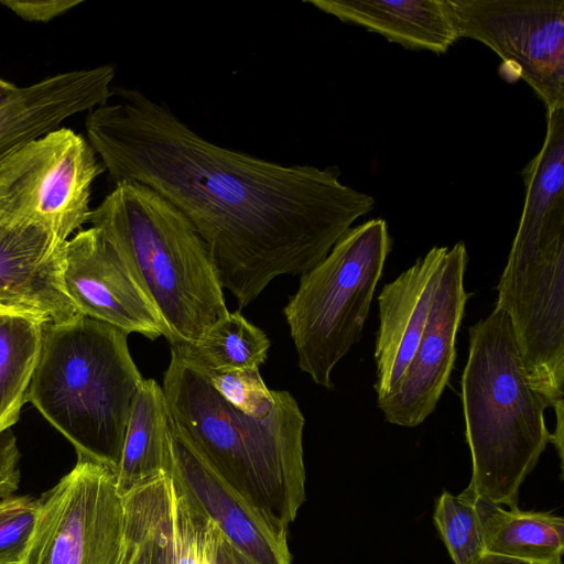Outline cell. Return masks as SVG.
Instances as JSON below:
<instances>
[{
	"label": "cell",
	"instance_id": "1",
	"mask_svg": "<svg viewBox=\"0 0 564 564\" xmlns=\"http://www.w3.org/2000/svg\"><path fill=\"white\" fill-rule=\"evenodd\" d=\"M85 127L115 184L141 183L188 219L239 308L273 279L311 270L376 206L340 182L337 166L282 165L220 147L138 88L112 89Z\"/></svg>",
	"mask_w": 564,
	"mask_h": 564
},
{
	"label": "cell",
	"instance_id": "2",
	"mask_svg": "<svg viewBox=\"0 0 564 564\" xmlns=\"http://www.w3.org/2000/svg\"><path fill=\"white\" fill-rule=\"evenodd\" d=\"M162 390L172 419L218 474L288 531L305 500V419L295 398L274 390L267 417L247 415L172 348Z\"/></svg>",
	"mask_w": 564,
	"mask_h": 564
},
{
	"label": "cell",
	"instance_id": "3",
	"mask_svg": "<svg viewBox=\"0 0 564 564\" xmlns=\"http://www.w3.org/2000/svg\"><path fill=\"white\" fill-rule=\"evenodd\" d=\"M468 336L460 381L473 466L466 490L514 508L520 486L551 441L549 404L530 379L506 312L495 307Z\"/></svg>",
	"mask_w": 564,
	"mask_h": 564
},
{
	"label": "cell",
	"instance_id": "4",
	"mask_svg": "<svg viewBox=\"0 0 564 564\" xmlns=\"http://www.w3.org/2000/svg\"><path fill=\"white\" fill-rule=\"evenodd\" d=\"M144 379L128 334L86 315L43 325L29 401L77 455L117 470L134 399Z\"/></svg>",
	"mask_w": 564,
	"mask_h": 564
},
{
	"label": "cell",
	"instance_id": "5",
	"mask_svg": "<svg viewBox=\"0 0 564 564\" xmlns=\"http://www.w3.org/2000/svg\"><path fill=\"white\" fill-rule=\"evenodd\" d=\"M89 221L135 269L170 330V345L197 343L229 314L206 245L188 219L152 188L116 183Z\"/></svg>",
	"mask_w": 564,
	"mask_h": 564
},
{
	"label": "cell",
	"instance_id": "6",
	"mask_svg": "<svg viewBox=\"0 0 564 564\" xmlns=\"http://www.w3.org/2000/svg\"><path fill=\"white\" fill-rule=\"evenodd\" d=\"M392 241L386 220L349 228L328 254L301 274L283 308L299 368L334 387L332 372L362 335Z\"/></svg>",
	"mask_w": 564,
	"mask_h": 564
},
{
	"label": "cell",
	"instance_id": "7",
	"mask_svg": "<svg viewBox=\"0 0 564 564\" xmlns=\"http://www.w3.org/2000/svg\"><path fill=\"white\" fill-rule=\"evenodd\" d=\"M497 291L533 386L564 415V229L514 236Z\"/></svg>",
	"mask_w": 564,
	"mask_h": 564
},
{
	"label": "cell",
	"instance_id": "8",
	"mask_svg": "<svg viewBox=\"0 0 564 564\" xmlns=\"http://www.w3.org/2000/svg\"><path fill=\"white\" fill-rule=\"evenodd\" d=\"M104 171L69 128L26 142L0 164V224L41 227L67 241L89 221L91 187Z\"/></svg>",
	"mask_w": 564,
	"mask_h": 564
},
{
	"label": "cell",
	"instance_id": "9",
	"mask_svg": "<svg viewBox=\"0 0 564 564\" xmlns=\"http://www.w3.org/2000/svg\"><path fill=\"white\" fill-rule=\"evenodd\" d=\"M21 564H124V500L116 473L83 455L40 498Z\"/></svg>",
	"mask_w": 564,
	"mask_h": 564
},
{
	"label": "cell",
	"instance_id": "10",
	"mask_svg": "<svg viewBox=\"0 0 564 564\" xmlns=\"http://www.w3.org/2000/svg\"><path fill=\"white\" fill-rule=\"evenodd\" d=\"M459 39L488 46L543 102L564 108V0H447Z\"/></svg>",
	"mask_w": 564,
	"mask_h": 564
},
{
	"label": "cell",
	"instance_id": "11",
	"mask_svg": "<svg viewBox=\"0 0 564 564\" xmlns=\"http://www.w3.org/2000/svg\"><path fill=\"white\" fill-rule=\"evenodd\" d=\"M63 286L76 310L129 334L150 340L170 330L133 265L98 229L79 230L68 239Z\"/></svg>",
	"mask_w": 564,
	"mask_h": 564
},
{
	"label": "cell",
	"instance_id": "12",
	"mask_svg": "<svg viewBox=\"0 0 564 564\" xmlns=\"http://www.w3.org/2000/svg\"><path fill=\"white\" fill-rule=\"evenodd\" d=\"M468 254L463 241L448 247L431 308L415 352L393 389L377 400L384 420L415 427L431 415L448 383L467 300L464 286Z\"/></svg>",
	"mask_w": 564,
	"mask_h": 564
},
{
	"label": "cell",
	"instance_id": "13",
	"mask_svg": "<svg viewBox=\"0 0 564 564\" xmlns=\"http://www.w3.org/2000/svg\"><path fill=\"white\" fill-rule=\"evenodd\" d=\"M169 435V473L220 530L256 564H291L288 531L243 499L197 449L171 414Z\"/></svg>",
	"mask_w": 564,
	"mask_h": 564
},
{
	"label": "cell",
	"instance_id": "14",
	"mask_svg": "<svg viewBox=\"0 0 564 564\" xmlns=\"http://www.w3.org/2000/svg\"><path fill=\"white\" fill-rule=\"evenodd\" d=\"M46 229L0 224V310L45 323L82 315L63 286L65 247Z\"/></svg>",
	"mask_w": 564,
	"mask_h": 564
},
{
	"label": "cell",
	"instance_id": "15",
	"mask_svg": "<svg viewBox=\"0 0 564 564\" xmlns=\"http://www.w3.org/2000/svg\"><path fill=\"white\" fill-rule=\"evenodd\" d=\"M447 249H430L386 284L378 296L379 327L375 347L377 400L393 389L415 352Z\"/></svg>",
	"mask_w": 564,
	"mask_h": 564
},
{
	"label": "cell",
	"instance_id": "16",
	"mask_svg": "<svg viewBox=\"0 0 564 564\" xmlns=\"http://www.w3.org/2000/svg\"><path fill=\"white\" fill-rule=\"evenodd\" d=\"M115 67L106 64L45 77L0 107V164L26 142L66 119L106 104L112 93Z\"/></svg>",
	"mask_w": 564,
	"mask_h": 564
},
{
	"label": "cell",
	"instance_id": "17",
	"mask_svg": "<svg viewBox=\"0 0 564 564\" xmlns=\"http://www.w3.org/2000/svg\"><path fill=\"white\" fill-rule=\"evenodd\" d=\"M410 50L442 54L459 39L447 0H305Z\"/></svg>",
	"mask_w": 564,
	"mask_h": 564
},
{
	"label": "cell",
	"instance_id": "18",
	"mask_svg": "<svg viewBox=\"0 0 564 564\" xmlns=\"http://www.w3.org/2000/svg\"><path fill=\"white\" fill-rule=\"evenodd\" d=\"M169 408L162 386L144 379L131 408L117 485L123 496L134 486L171 468Z\"/></svg>",
	"mask_w": 564,
	"mask_h": 564
},
{
	"label": "cell",
	"instance_id": "19",
	"mask_svg": "<svg viewBox=\"0 0 564 564\" xmlns=\"http://www.w3.org/2000/svg\"><path fill=\"white\" fill-rule=\"evenodd\" d=\"M476 498V497H475ZM485 553L542 564H563L564 520L550 512L505 509L476 498Z\"/></svg>",
	"mask_w": 564,
	"mask_h": 564
},
{
	"label": "cell",
	"instance_id": "20",
	"mask_svg": "<svg viewBox=\"0 0 564 564\" xmlns=\"http://www.w3.org/2000/svg\"><path fill=\"white\" fill-rule=\"evenodd\" d=\"M124 564H173L171 478L161 473L123 495Z\"/></svg>",
	"mask_w": 564,
	"mask_h": 564
},
{
	"label": "cell",
	"instance_id": "21",
	"mask_svg": "<svg viewBox=\"0 0 564 564\" xmlns=\"http://www.w3.org/2000/svg\"><path fill=\"white\" fill-rule=\"evenodd\" d=\"M44 323L30 315L0 311V433L10 430L29 401Z\"/></svg>",
	"mask_w": 564,
	"mask_h": 564
},
{
	"label": "cell",
	"instance_id": "22",
	"mask_svg": "<svg viewBox=\"0 0 564 564\" xmlns=\"http://www.w3.org/2000/svg\"><path fill=\"white\" fill-rule=\"evenodd\" d=\"M170 478L173 564H256L171 474Z\"/></svg>",
	"mask_w": 564,
	"mask_h": 564
},
{
	"label": "cell",
	"instance_id": "23",
	"mask_svg": "<svg viewBox=\"0 0 564 564\" xmlns=\"http://www.w3.org/2000/svg\"><path fill=\"white\" fill-rule=\"evenodd\" d=\"M188 365L203 373L259 368L268 358L270 340L239 311L210 327L195 344L170 345Z\"/></svg>",
	"mask_w": 564,
	"mask_h": 564
},
{
	"label": "cell",
	"instance_id": "24",
	"mask_svg": "<svg viewBox=\"0 0 564 564\" xmlns=\"http://www.w3.org/2000/svg\"><path fill=\"white\" fill-rule=\"evenodd\" d=\"M433 518L455 564H475L485 553L481 520L469 491L465 489L458 496L443 492Z\"/></svg>",
	"mask_w": 564,
	"mask_h": 564
},
{
	"label": "cell",
	"instance_id": "25",
	"mask_svg": "<svg viewBox=\"0 0 564 564\" xmlns=\"http://www.w3.org/2000/svg\"><path fill=\"white\" fill-rule=\"evenodd\" d=\"M204 375L217 392L242 413L264 419L272 412L275 404L274 390L265 386L259 368Z\"/></svg>",
	"mask_w": 564,
	"mask_h": 564
},
{
	"label": "cell",
	"instance_id": "26",
	"mask_svg": "<svg viewBox=\"0 0 564 564\" xmlns=\"http://www.w3.org/2000/svg\"><path fill=\"white\" fill-rule=\"evenodd\" d=\"M39 498L8 496L0 499V564H21L33 534Z\"/></svg>",
	"mask_w": 564,
	"mask_h": 564
},
{
	"label": "cell",
	"instance_id": "27",
	"mask_svg": "<svg viewBox=\"0 0 564 564\" xmlns=\"http://www.w3.org/2000/svg\"><path fill=\"white\" fill-rule=\"evenodd\" d=\"M83 0H0V3L22 20L48 22L80 4Z\"/></svg>",
	"mask_w": 564,
	"mask_h": 564
},
{
	"label": "cell",
	"instance_id": "28",
	"mask_svg": "<svg viewBox=\"0 0 564 564\" xmlns=\"http://www.w3.org/2000/svg\"><path fill=\"white\" fill-rule=\"evenodd\" d=\"M20 452L17 438L7 430L0 433V499L11 496L20 484Z\"/></svg>",
	"mask_w": 564,
	"mask_h": 564
},
{
	"label": "cell",
	"instance_id": "29",
	"mask_svg": "<svg viewBox=\"0 0 564 564\" xmlns=\"http://www.w3.org/2000/svg\"><path fill=\"white\" fill-rule=\"evenodd\" d=\"M475 564H542L518 558H511L489 553H484Z\"/></svg>",
	"mask_w": 564,
	"mask_h": 564
},
{
	"label": "cell",
	"instance_id": "30",
	"mask_svg": "<svg viewBox=\"0 0 564 564\" xmlns=\"http://www.w3.org/2000/svg\"><path fill=\"white\" fill-rule=\"evenodd\" d=\"M20 87L0 77V107L8 102Z\"/></svg>",
	"mask_w": 564,
	"mask_h": 564
},
{
	"label": "cell",
	"instance_id": "31",
	"mask_svg": "<svg viewBox=\"0 0 564 564\" xmlns=\"http://www.w3.org/2000/svg\"><path fill=\"white\" fill-rule=\"evenodd\" d=\"M1 311V310H0Z\"/></svg>",
	"mask_w": 564,
	"mask_h": 564
}]
</instances>
